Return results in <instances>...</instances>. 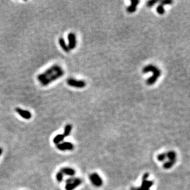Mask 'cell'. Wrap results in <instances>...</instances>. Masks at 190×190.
Masks as SVG:
<instances>
[{
	"instance_id": "obj_1",
	"label": "cell",
	"mask_w": 190,
	"mask_h": 190,
	"mask_svg": "<svg viewBox=\"0 0 190 190\" xmlns=\"http://www.w3.org/2000/svg\"><path fill=\"white\" fill-rule=\"evenodd\" d=\"M65 71L61 66L55 64L37 76V80L43 86H46L64 75Z\"/></svg>"
},
{
	"instance_id": "obj_2",
	"label": "cell",
	"mask_w": 190,
	"mask_h": 190,
	"mask_svg": "<svg viewBox=\"0 0 190 190\" xmlns=\"http://www.w3.org/2000/svg\"><path fill=\"white\" fill-rule=\"evenodd\" d=\"M142 72L143 73H147L148 72L153 73V75L151 77H149L146 81L147 84L148 86H152V85L154 84L161 75V70L158 67L153 65L152 64H149L145 66L143 68Z\"/></svg>"
},
{
	"instance_id": "obj_3",
	"label": "cell",
	"mask_w": 190,
	"mask_h": 190,
	"mask_svg": "<svg viewBox=\"0 0 190 190\" xmlns=\"http://www.w3.org/2000/svg\"><path fill=\"white\" fill-rule=\"evenodd\" d=\"M149 177L148 173H145L142 177L141 180V185L139 187H132L131 190H151L150 188L154 185L153 181L148 180V178Z\"/></svg>"
},
{
	"instance_id": "obj_4",
	"label": "cell",
	"mask_w": 190,
	"mask_h": 190,
	"mask_svg": "<svg viewBox=\"0 0 190 190\" xmlns=\"http://www.w3.org/2000/svg\"><path fill=\"white\" fill-rule=\"evenodd\" d=\"M83 183V180L79 178L70 177L66 180L65 181V189L66 190H74L78 187Z\"/></svg>"
},
{
	"instance_id": "obj_5",
	"label": "cell",
	"mask_w": 190,
	"mask_h": 190,
	"mask_svg": "<svg viewBox=\"0 0 190 190\" xmlns=\"http://www.w3.org/2000/svg\"><path fill=\"white\" fill-rule=\"evenodd\" d=\"M67 83L71 87L76 88H84L86 86V83L83 80H77L75 78H69L67 80Z\"/></svg>"
},
{
	"instance_id": "obj_6",
	"label": "cell",
	"mask_w": 190,
	"mask_h": 190,
	"mask_svg": "<svg viewBox=\"0 0 190 190\" xmlns=\"http://www.w3.org/2000/svg\"><path fill=\"white\" fill-rule=\"evenodd\" d=\"M89 180L91 183L96 187H100L103 185V180L97 173H92L89 175Z\"/></svg>"
},
{
	"instance_id": "obj_7",
	"label": "cell",
	"mask_w": 190,
	"mask_h": 190,
	"mask_svg": "<svg viewBox=\"0 0 190 190\" xmlns=\"http://www.w3.org/2000/svg\"><path fill=\"white\" fill-rule=\"evenodd\" d=\"M56 147L60 151H71L74 149V145L70 141H63L57 145Z\"/></svg>"
},
{
	"instance_id": "obj_8",
	"label": "cell",
	"mask_w": 190,
	"mask_h": 190,
	"mask_svg": "<svg viewBox=\"0 0 190 190\" xmlns=\"http://www.w3.org/2000/svg\"><path fill=\"white\" fill-rule=\"evenodd\" d=\"M68 46L69 48L70 51L74 49L76 46V35L74 33H70L68 35Z\"/></svg>"
},
{
	"instance_id": "obj_9",
	"label": "cell",
	"mask_w": 190,
	"mask_h": 190,
	"mask_svg": "<svg viewBox=\"0 0 190 190\" xmlns=\"http://www.w3.org/2000/svg\"><path fill=\"white\" fill-rule=\"evenodd\" d=\"M15 111L17 112V113L21 116L22 118H23V119H27V120H29L32 117V115L30 111L26 110H23L22 108H15Z\"/></svg>"
},
{
	"instance_id": "obj_10",
	"label": "cell",
	"mask_w": 190,
	"mask_h": 190,
	"mask_svg": "<svg viewBox=\"0 0 190 190\" xmlns=\"http://www.w3.org/2000/svg\"><path fill=\"white\" fill-rule=\"evenodd\" d=\"M140 1L138 0H132L131 5L127 8V11L129 13H134L137 11V6H138Z\"/></svg>"
},
{
	"instance_id": "obj_11",
	"label": "cell",
	"mask_w": 190,
	"mask_h": 190,
	"mask_svg": "<svg viewBox=\"0 0 190 190\" xmlns=\"http://www.w3.org/2000/svg\"><path fill=\"white\" fill-rule=\"evenodd\" d=\"M60 171L63 173V175H67L70 177H73L76 173V171L75 169H73V168H70V167H63L60 169Z\"/></svg>"
},
{
	"instance_id": "obj_12",
	"label": "cell",
	"mask_w": 190,
	"mask_h": 190,
	"mask_svg": "<svg viewBox=\"0 0 190 190\" xmlns=\"http://www.w3.org/2000/svg\"><path fill=\"white\" fill-rule=\"evenodd\" d=\"M59 45L61 47L62 49L65 52H69L70 51V49H69V48H68V44H67L65 41V39L63 38H60L59 39Z\"/></svg>"
},
{
	"instance_id": "obj_13",
	"label": "cell",
	"mask_w": 190,
	"mask_h": 190,
	"mask_svg": "<svg viewBox=\"0 0 190 190\" xmlns=\"http://www.w3.org/2000/svg\"><path fill=\"white\" fill-rule=\"evenodd\" d=\"M166 153V157L169 161H177V154L174 151H169Z\"/></svg>"
},
{
	"instance_id": "obj_14",
	"label": "cell",
	"mask_w": 190,
	"mask_h": 190,
	"mask_svg": "<svg viewBox=\"0 0 190 190\" xmlns=\"http://www.w3.org/2000/svg\"><path fill=\"white\" fill-rule=\"evenodd\" d=\"M65 139V136L63 134H58L54 137L53 139V142L55 145H58L63 141Z\"/></svg>"
},
{
	"instance_id": "obj_15",
	"label": "cell",
	"mask_w": 190,
	"mask_h": 190,
	"mask_svg": "<svg viewBox=\"0 0 190 190\" xmlns=\"http://www.w3.org/2000/svg\"><path fill=\"white\" fill-rule=\"evenodd\" d=\"M176 161H167L166 162L164 163L163 164V168L165 169H171V167H172V166L173 165H174L176 163Z\"/></svg>"
},
{
	"instance_id": "obj_16",
	"label": "cell",
	"mask_w": 190,
	"mask_h": 190,
	"mask_svg": "<svg viewBox=\"0 0 190 190\" xmlns=\"http://www.w3.org/2000/svg\"><path fill=\"white\" fill-rule=\"evenodd\" d=\"M71 130H72V126H71V125L70 124H67L65 126V127L64 132H63V134L65 136V137L69 136V135L70 134V133H71Z\"/></svg>"
},
{
	"instance_id": "obj_17",
	"label": "cell",
	"mask_w": 190,
	"mask_h": 190,
	"mask_svg": "<svg viewBox=\"0 0 190 190\" xmlns=\"http://www.w3.org/2000/svg\"><path fill=\"white\" fill-rule=\"evenodd\" d=\"M63 175H64L63 174V173L60 171H59L57 173H56V175H55L56 180H57V181H59V183L62 182L63 180Z\"/></svg>"
},
{
	"instance_id": "obj_18",
	"label": "cell",
	"mask_w": 190,
	"mask_h": 190,
	"mask_svg": "<svg viewBox=\"0 0 190 190\" xmlns=\"http://www.w3.org/2000/svg\"><path fill=\"white\" fill-rule=\"evenodd\" d=\"M166 153H161V154H159L157 155V159L158 160L159 162H163V161H165V159H166Z\"/></svg>"
},
{
	"instance_id": "obj_19",
	"label": "cell",
	"mask_w": 190,
	"mask_h": 190,
	"mask_svg": "<svg viewBox=\"0 0 190 190\" xmlns=\"http://www.w3.org/2000/svg\"><path fill=\"white\" fill-rule=\"evenodd\" d=\"M156 11H157V13L160 15L164 14L165 13V10H164V6L160 4L159 5L157 6V7L156 8Z\"/></svg>"
},
{
	"instance_id": "obj_20",
	"label": "cell",
	"mask_w": 190,
	"mask_h": 190,
	"mask_svg": "<svg viewBox=\"0 0 190 190\" xmlns=\"http://www.w3.org/2000/svg\"><path fill=\"white\" fill-rule=\"evenodd\" d=\"M173 3V1L171 0H163L160 2L161 5H162L163 6L165 5H171Z\"/></svg>"
},
{
	"instance_id": "obj_21",
	"label": "cell",
	"mask_w": 190,
	"mask_h": 190,
	"mask_svg": "<svg viewBox=\"0 0 190 190\" xmlns=\"http://www.w3.org/2000/svg\"><path fill=\"white\" fill-rule=\"evenodd\" d=\"M157 1H156V0H150V1H148L147 2V6L148 7H152L155 5V4H156Z\"/></svg>"
},
{
	"instance_id": "obj_22",
	"label": "cell",
	"mask_w": 190,
	"mask_h": 190,
	"mask_svg": "<svg viewBox=\"0 0 190 190\" xmlns=\"http://www.w3.org/2000/svg\"><path fill=\"white\" fill-rule=\"evenodd\" d=\"M2 153H3V149H2V148H0V156L1 155Z\"/></svg>"
}]
</instances>
